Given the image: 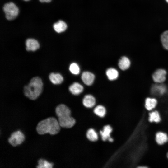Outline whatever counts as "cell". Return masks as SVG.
Returning <instances> with one entry per match:
<instances>
[{"mask_svg": "<svg viewBox=\"0 0 168 168\" xmlns=\"http://www.w3.org/2000/svg\"><path fill=\"white\" fill-rule=\"evenodd\" d=\"M60 127L58 121L55 118L51 117L40 121L37 124L36 129L39 134L49 133L54 135L59 133Z\"/></svg>", "mask_w": 168, "mask_h": 168, "instance_id": "6da1fadb", "label": "cell"}, {"mask_svg": "<svg viewBox=\"0 0 168 168\" xmlns=\"http://www.w3.org/2000/svg\"><path fill=\"white\" fill-rule=\"evenodd\" d=\"M55 112L61 127L70 128L75 124V120L71 116V110L65 105H59L55 108Z\"/></svg>", "mask_w": 168, "mask_h": 168, "instance_id": "7a4b0ae2", "label": "cell"}, {"mask_svg": "<svg viewBox=\"0 0 168 168\" xmlns=\"http://www.w3.org/2000/svg\"><path fill=\"white\" fill-rule=\"evenodd\" d=\"M43 84L38 77L32 78L28 85L25 86L24 92L26 96L31 100L37 99L41 92Z\"/></svg>", "mask_w": 168, "mask_h": 168, "instance_id": "3957f363", "label": "cell"}, {"mask_svg": "<svg viewBox=\"0 0 168 168\" xmlns=\"http://www.w3.org/2000/svg\"><path fill=\"white\" fill-rule=\"evenodd\" d=\"M3 9L5 14L6 18L9 20L15 19L18 14V7L12 2L5 4L3 7Z\"/></svg>", "mask_w": 168, "mask_h": 168, "instance_id": "277c9868", "label": "cell"}, {"mask_svg": "<svg viewBox=\"0 0 168 168\" xmlns=\"http://www.w3.org/2000/svg\"><path fill=\"white\" fill-rule=\"evenodd\" d=\"M25 136L20 130L12 133L8 139V142L12 146L16 147L21 144L25 140Z\"/></svg>", "mask_w": 168, "mask_h": 168, "instance_id": "5b68a950", "label": "cell"}, {"mask_svg": "<svg viewBox=\"0 0 168 168\" xmlns=\"http://www.w3.org/2000/svg\"><path fill=\"white\" fill-rule=\"evenodd\" d=\"M166 71L164 69H158L152 75L154 81L156 83H161L164 82L166 79Z\"/></svg>", "mask_w": 168, "mask_h": 168, "instance_id": "8992f818", "label": "cell"}, {"mask_svg": "<svg viewBox=\"0 0 168 168\" xmlns=\"http://www.w3.org/2000/svg\"><path fill=\"white\" fill-rule=\"evenodd\" d=\"M26 49L27 51H35L40 47L38 41L34 39L29 38L26 41Z\"/></svg>", "mask_w": 168, "mask_h": 168, "instance_id": "52a82bcc", "label": "cell"}, {"mask_svg": "<svg viewBox=\"0 0 168 168\" xmlns=\"http://www.w3.org/2000/svg\"><path fill=\"white\" fill-rule=\"evenodd\" d=\"M95 77L92 73L88 71L83 72L81 78L84 84L87 85H91L93 83Z\"/></svg>", "mask_w": 168, "mask_h": 168, "instance_id": "ba28073f", "label": "cell"}, {"mask_svg": "<svg viewBox=\"0 0 168 168\" xmlns=\"http://www.w3.org/2000/svg\"><path fill=\"white\" fill-rule=\"evenodd\" d=\"M83 105L86 108H91L96 104L95 98L91 95H87L84 97L82 100Z\"/></svg>", "mask_w": 168, "mask_h": 168, "instance_id": "9c48e42d", "label": "cell"}, {"mask_svg": "<svg viewBox=\"0 0 168 168\" xmlns=\"http://www.w3.org/2000/svg\"><path fill=\"white\" fill-rule=\"evenodd\" d=\"M54 30L57 33H61L67 29L66 23L62 20H59L53 25Z\"/></svg>", "mask_w": 168, "mask_h": 168, "instance_id": "30bf717a", "label": "cell"}, {"mask_svg": "<svg viewBox=\"0 0 168 168\" xmlns=\"http://www.w3.org/2000/svg\"><path fill=\"white\" fill-rule=\"evenodd\" d=\"M70 92L74 95H78L82 92L83 86L78 82H74L70 85L69 88Z\"/></svg>", "mask_w": 168, "mask_h": 168, "instance_id": "8fae6325", "label": "cell"}, {"mask_svg": "<svg viewBox=\"0 0 168 168\" xmlns=\"http://www.w3.org/2000/svg\"><path fill=\"white\" fill-rule=\"evenodd\" d=\"M151 91L154 94L162 95L166 92V88L165 86L163 84H155L152 86Z\"/></svg>", "mask_w": 168, "mask_h": 168, "instance_id": "7c38bea8", "label": "cell"}, {"mask_svg": "<svg viewBox=\"0 0 168 168\" xmlns=\"http://www.w3.org/2000/svg\"><path fill=\"white\" fill-rule=\"evenodd\" d=\"M112 131V128L110 125H106L104 126L103 130L100 131V134L103 141L108 140L110 137V134Z\"/></svg>", "mask_w": 168, "mask_h": 168, "instance_id": "4fadbf2b", "label": "cell"}, {"mask_svg": "<svg viewBox=\"0 0 168 168\" xmlns=\"http://www.w3.org/2000/svg\"><path fill=\"white\" fill-rule=\"evenodd\" d=\"M130 65V62L129 59L125 56L122 57L119 60L118 66L120 69L125 70L128 69Z\"/></svg>", "mask_w": 168, "mask_h": 168, "instance_id": "5bb4252c", "label": "cell"}, {"mask_svg": "<svg viewBox=\"0 0 168 168\" xmlns=\"http://www.w3.org/2000/svg\"><path fill=\"white\" fill-rule=\"evenodd\" d=\"M49 77L51 82L54 84H61L63 81V77L59 73H51Z\"/></svg>", "mask_w": 168, "mask_h": 168, "instance_id": "9a60e30c", "label": "cell"}, {"mask_svg": "<svg viewBox=\"0 0 168 168\" xmlns=\"http://www.w3.org/2000/svg\"><path fill=\"white\" fill-rule=\"evenodd\" d=\"M156 140L158 144L162 145L167 141L168 137L166 133L162 132H158L156 134Z\"/></svg>", "mask_w": 168, "mask_h": 168, "instance_id": "2e32d148", "label": "cell"}, {"mask_svg": "<svg viewBox=\"0 0 168 168\" xmlns=\"http://www.w3.org/2000/svg\"><path fill=\"white\" fill-rule=\"evenodd\" d=\"M106 75L108 79L110 80H114L116 79L119 76V73L115 69L110 68L106 71Z\"/></svg>", "mask_w": 168, "mask_h": 168, "instance_id": "e0dca14e", "label": "cell"}, {"mask_svg": "<svg viewBox=\"0 0 168 168\" xmlns=\"http://www.w3.org/2000/svg\"><path fill=\"white\" fill-rule=\"evenodd\" d=\"M157 103V101L156 99L147 98L145 100V107L147 110H150L156 107Z\"/></svg>", "mask_w": 168, "mask_h": 168, "instance_id": "ac0fdd59", "label": "cell"}, {"mask_svg": "<svg viewBox=\"0 0 168 168\" xmlns=\"http://www.w3.org/2000/svg\"><path fill=\"white\" fill-rule=\"evenodd\" d=\"M94 112L97 116L103 117L106 114V110L104 106L98 105L94 109Z\"/></svg>", "mask_w": 168, "mask_h": 168, "instance_id": "d6986e66", "label": "cell"}, {"mask_svg": "<svg viewBox=\"0 0 168 168\" xmlns=\"http://www.w3.org/2000/svg\"><path fill=\"white\" fill-rule=\"evenodd\" d=\"M86 137L90 141L94 142L97 141L98 138L97 133L92 128L89 129L88 130L86 133Z\"/></svg>", "mask_w": 168, "mask_h": 168, "instance_id": "ffe728a7", "label": "cell"}, {"mask_svg": "<svg viewBox=\"0 0 168 168\" xmlns=\"http://www.w3.org/2000/svg\"><path fill=\"white\" fill-rule=\"evenodd\" d=\"M161 39L163 47L168 50V30L164 31L162 34Z\"/></svg>", "mask_w": 168, "mask_h": 168, "instance_id": "44dd1931", "label": "cell"}, {"mask_svg": "<svg viewBox=\"0 0 168 168\" xmlns=\"http://www.w3.org/2000/svg\"><path fill=\"white\" fill-rule=\"evenodd\" d=\"M38 165L37 166V168H51L53 167V166L52 163L48 162L46 160L41 159L38 160Z\"/></svg>", "mask_w": 168, "mask_h": 168, "instance_id": "7402d4cb", "label": "cell"}, {"mask_svg": "<svg viewBox=\"0 0 168 168\" xmlns=\"http://www.w3.org/2000/svg\"><path fill=\"white\" fill-rule=\"evenodd\" d=\"M161 120L158 112L156 111L152 112L149 114V121L150 122H159Z\"/></svg>", "mask_w": 168, "mask_h": 168, "instance_id": "603a6c76", "label": "cell"}, {"mask_svg": "<svg viewBox=\"0 0 168 168\" xmlns=\"http://www.w3.org/2000/svg\"><path fill=\"white\" fill-rule=\"evenodd\" d=\"M69 69L71 73L74 75H78L80 72L79 67L77 63H75L70 65Z\"/></svg>", "mask_w": 168, "mask_h": 168, "instance_id": "cb8c5ba5", "label": "cell"}, {"mask_svg": "<svg viewBox=\"0 0 168 168\" xmlns=\"http://www.w3.org/2000/svg\"><path fill=\"white\" fill-rule=\"evenodd\" d=\"M39 1L41 2H46L48 3L51 0H39Z\"/></svg>", "mask_w": 168, "mask_h": 168, "instance_id": "d4e9b609", "label": "cell"}, {"mask_svg": "<svg viewBox=\"0 0 168 168\" xmlns=\"http://www.w3.org/2000/svg\"><path fill=\"white\" fill-rule=\"evenodd\" d=\"M108 140L110 142H112L113 141V139L111 137L109 138Z\"/></svg>", "mask_w": 168, "mask_h": 168, "instance_id": "484cf974", "label": "cell"}, {"mask_svg": "<svg viewBox=\"0 0 168 168\" xmlns=\"http://www.w3.org/2000/svg\"><path fill=\"white\" fill-rule=\"evenodd\" d=\"M24 0V1H29L30 0Z\"/></svg>", "mask_w": 168, "mask_h": 168, "instance_id": "4316f807", "label": "cell"}, {"mask_svg": "<svg viewBox=\"0 0 168 168\" xmlns=\"http://www.w3.org/2000/svg\"><path fill=\"white\" fill-rule=\"evenodd\" d=\"M165 0L168 3V0Z\"/></svg>", "mask_w": 168, "mask_h": 168, "instance_id": "83f0119b", "label": "cell"}, {"mask_svg": "<svg viewBox=\"0 0 168 168\" xmlns=\"http://www.w3.org/2000/svg\"><path fill=\"white\" fill-rule=\"evenodd\" d=\"M167 157H168V153H167Z\"/></svg>", "mask_w": 168, "mask_h": 168, "instance_id": "f1b7e54d", "label": "cell"}]
</instances>
